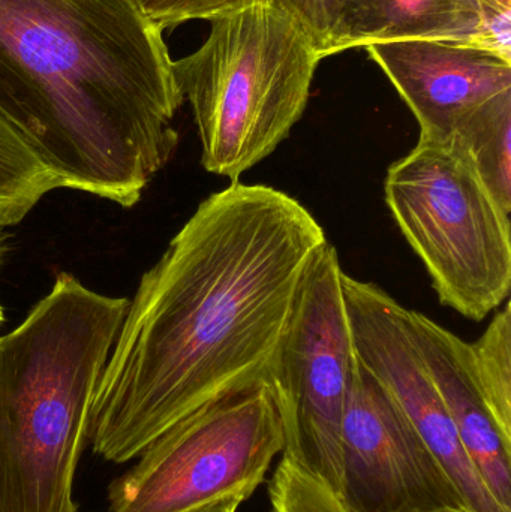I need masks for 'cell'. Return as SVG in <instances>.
<instances>
[{
    "label": "cell",
    "instance_id": "20",
    "mask_svg": "<svg viewBox=\"0 0 511 512\" xmlns=\"http://www.w3.org/2000/svg\"><path fill=\"white\" fill-rule=\"evenodd\" d=\"M2 233V231H0ZM2 261H3V240H2V234H0V267H2ZM6 318H5V309H3V304L0 303V327H2L3 324H5Z\"/></svg>",
    "mask_w": 511,
    "mask_h": 512
},
{
    "label": "cell",
    "instance_id": "2",
    "mask_svg": "<svg viewBox=\"0 0 511 512\" xmlns=\"http://www.w3.org/2000/svg\"><path fill=\"white\" fill-rule=\"evenodd\" d=\"M183 102L137 0H0V110L65 189L134 207L179 146Z\"/></svg>",
    "mask_w": 511,
    "mask_h": 512
},
{
    "label": "cell",
    "instance_id": "16",
    "mask_svg": "<svg viewBox=\"0 0 511 512\" xmlns=\"http://www.w3.org/2000/svg\"><path fill=\"white\" fill-rule=\"evenodd\" d=\"M273 512H353L296 459L284 454L269 484Z\"/></svg>",
    "mask_w": 511,
    "mask_h": 512
},
{
    "label": "cell",
    "instance_id": "7",
    "mask_svg": "<svg viewBox=\"0 0 511 512\" xmlns=\"http://www.w3.org/2000/svg\"><path fill=\"white\" fill-rule=\"evenodd\" d=\"M338 251L327 243L315 262L279 354L287 402V447L315 477L341 496L342 423L357 357L342 291Z\"/></svg>",
    "mask_w": 511,
    "mask_h": 512
},
{
    "label": "cell",
    "instance_id": "11",
    "mask_svg": "<svg viewBox=\"0 0 511 512\" xmlns=\"http://www.w3.org/2000/svg\"><path fill=\"white\" fill-rule=\"evenodd\" d=\"M404 39L476 44L511 59V0H351L323 59Z\"/></svg>",
    "mask_w": 511,
    "mask_h": 512
},
{
    "label": "cell",
    "instance_id": "14",
    "mask_svg": "<svg viewBox=\"0 0 511 512\" xmlns=\"http://www.w3.org/2000/svg\"><path fill=\"white\" fill-rule=\"evenodd\" d=\"M498 203L511 213V92L483 105L453 135Z\"/></svg>",
    "mask_w": 511,
    "mask_h": 512
},
{
    "label": "cell",
    "instance_id": "19",
    "mask_svg": "<svg viewBox=\"0 0 511 512\" xmlns=\"http://www.w3.org/2000/svg\"><path fill=\"white\" fill-rule=\"evenodd\" d=\"M245 501L246 499L242 496H228V498L219 499L212 504L203 505V507L188 512H237Z\"/></svg>",
    "mask_w": 511,
    "mask_h": 512
},
{
    "label": "cell",
    "instance_id": "15",
    "mask_svg": "<svg viewBox=\"0 0 511 512\" xmlns=\"http://www.w3.org/2000/svg\"><path fill=\"white\" fill-rule=\"evenodd\" d=\"M483 397L504 438L511 442V304L495 310L485 333L470 343Z\"/></svg>",
    "mask_w": 511,
    "mask_h": 512
},
{
    "label": "cell",
    "instance_id": "8",
    "mask_svg": "<svg viewBox=\"0 0 511 512\" xmlns=\"http://www.w3.org/2000/svg\"><path fill=\"white\" fill-rule=\"evenodd\" d=\"M339 498L353 512L465 507L452 478L386 387L357 360L342 423Z\"/></svg>",
    "mask_w": 511,
    "mask_h": 512
},
{
    "label": "cell",
    "instance_id": "4",
    "mask_svg": "<svg viewBox=\"0 0 511 512\" xmlns=\"http://www.w3.org/2000/svg\"><path fill=\"white\" fill-rule=\"evenodd\" d=\"M321 60L287 0H252L212 18L200 48L173 60L204 170L239 182L269 158L302 119Z\"/></svg>",
    "mask_w": 511,
    "mask_h": 512
},
{
    "label": "cell",
    "instance_id": "12",
    "mask_svg": "<svg viewBox=\"0 0 511 512\" xmlns=\"http://www.w3.org/2000/svg\"><path fill=\"white\" fill-rule=\"evenodd\" d=\"M407 319L462 447L498 504L511 512V442L501 433L480 390L470 343L425 313L408 309Z\"/></svg>",
    "mask_w": 511,
    "mask_h": 512
},
{
    "label": "cell",
    "instance_id": "5",
    "mask_svg": "<svg viewBox=\"0 0 511 512\" xmlns=\"http://www.w3.org/2000/svg\"><path fill=\"white\" fill-rule=\"evenodd\" d=\"M384 198L441 304L471 321L511 291V225L458 141L423 140L390 165Z\"/></svg>",
    "mask_w": 511,
    "mask_h": 512
},
{
    "label": "cell",
    "instance_id": "10",
    "mask_svg": "<svg viewBox=\"0 0 511 512\" xmlns=\"http://www.w3.org/2000/svg\"><path fill=\"white\" fill-rule=\"evenodd\" d=\"M365 50L416 117L423 140H449L471 114L511 92V59L476 44L404 39Z\"/></svg>",
    "mask_w": 511,
    "mask_h": 512
},
{
    "label": "cell",
    "instance_id": "17",
    "mask_svg": "<svg viewBox=\"0 0 511 512\" xmlns=\"http://www.w3.org/2000/svg\"><path fill=\"white\" fill-rule=\"evenodd\" d=\"M141 11L162 30L191 20H207L242 8L252 0H137Z\"/></svg>",
    "mask_w": 511,
    "mask_h": 512
},
{
    "label": "cell",
    "instance_id": "1",
    "mask_svg": "<svg viewBox=\"0 0 511 512\" xmlns=\"http://www.w3.org/2000/svg\"><path fill=\"white\" fill-rule=\"evenodd\" d=\"M326 233L266 185L209 195L141 276L96 387L87 442L128 463L234 388L278 373Z\"/></svg>",
    "mask_w": 511,
    "mask_h": 512
},
{
    "label": "cell",
    "instance_id": "18",
    "mask_svg": "<svg viewBox=\"0 0 511 512\" xmlns=\"http://www.w3.org/2000/svg\"><path fill=\"white\" fill-rule=\"evenodd\" d=\"M320 45L321 57L351 0H287Z\"/></svg>",
    "mask_w": 511,
    "mask_h": 512
},
{
    "label": "cell",
    "instance_id": "13",
    "mask_svg": "<svg viewBox=\"0 0 511 512\" xmlns=\"http://www.w3.org/2000/svg\"><path fill=\"white\" fill-rule=\"evenodd\" d=\"M65 189L35 144L0 110V228L20 224L45 195Z\"/></svg>",
    "mask_w": 511,
    "mask_h": 512
},
{
    "label": "cell",
    "instance_id": "9",
    "mask_svg": "<svg viewBox=\"0 0 511 512\" xmlns=\"http://www.w3.org/2000/svg\"><path fill=\"white\" fill-rule=\"evenodd\" d=\"M342 291L357 360L399 403L452 478L465 507L473 512H510L489 492L462 447L408 327L407 307L375 283L345 271Z\"/></svg>",
    "mask_w": 511,
    "mask_h": 512
},
{
    "label": "cell",
    "instance_id": "6",
    "mask_svg": "<svg viewBox=\"0 0 511 512\" xmlns=\"http://www.w3.org/2000/svg\"><path fill=\"white\" fill-rule=\"evenodd\" d=\"M278 376L228 391L174 424L110 486L111 512H188L251 498L287 447Z\"/></svg>",
    "mask_w": 511,
    "mask_h": 512
},
{
    "label": "cell",
    "instance_id": "3",
    "mask_svg": "<svg viewBox=\"0 0 511 512\" xmlns=\"http://www.w3.org/2000/svg\"><path fill=\"white\" fill-rule=\"evenodd\" d=\"M128 304L60 273L0 336V512H77L90 408Z\"/></svg>",
    "mask_w": 511,
    "mask_h": 512
},
{
    "label": "cell",
    "instance_id": "21",
    "mask_svg": "<svg viewBox=\"0 0 511 512\" xmlns=\"http://www.w3.org/2000/svg\"><path fill=\"white\" fill-rule=\"evenodd\" d=\"M449 512H473V511L468 510L467 507H462V508H458V510H453V511H449Z\"/></svg>",
    "mask_w": 511,
    "mask_h": 512
}]
</instances>
